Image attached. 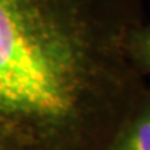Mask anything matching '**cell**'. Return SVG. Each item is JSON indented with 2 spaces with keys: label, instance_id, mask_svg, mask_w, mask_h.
<instances>
[{
  "label": "cell",
  "instance_id": "1",
  "mask_svg": "<svg viewBox=\"0 0 150 150\" xmlns=\"http://www.w3.org/2000/svg\"><path fill=\"white\" fill-rule=\"evenodd\" d=\"M143 24V0H0V150L109 149L146 88Z\"/></svg>",
  "mask_w": 150,
  "mask_h": 150
},
{
  "label": "cell",
  "instance_id": "2",
  "mask_svg": "<svg viewBox=\"0 0 150 150\" xmlns=\"http://www.w3.org/2000/svg\"><path fill=\"white\" fill-rule=\"evenodd\" d=\"M108 150H150V88H146Z\"/></svg>",
  "mask_w": 150,
  "mask_h": 150
},
{
  "label": "cell",
  "instance_id": "3",
  "mask_svg": "<svg viewBox=\"0 0 150 150\" xmlns=\"http://www.w3.org/2000/svg\"><path fill=\"white\" fill-rule=\"evenodd\" d=\"M129 54L140 74L150 75V24H143L130 38Z\"/></svg>",
  "mask_w": 150,
  "mask_h": 150
}]
</instances>
